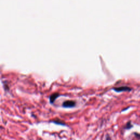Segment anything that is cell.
<instances>
[{
  "mask_svg": "<svg viewBox=\"0 0 140 140\" xmlns=\"http://www.w3.org/2000/svg\"><path fill=\"white\" fill-rule=\"evenodd\" d=\"M134 134L135 135V136L137 137L139 139H140V133H134Z\"/></svg>",
  "mask_w": 140,
  "mask_h": 140,
  "instance_id": "cell-6",
  "label": "cell"
},
{
  "mask_svg": "<svg viewBox=\"0 0 140 140\" xmlns=\"http://www.w3.org/2000/svg\"><path fill=\"white\" fill-rule=\"evenodd\" d=\"M106 140H112V139H111V138L110 136L107 135L106 136Z\"/></svg>",
  "mask_w": 140,
  "mask_h": 140,
  "instance_id": "cell-7",
  "label": "cell"
},
{
  "mask_svg": "<svg viewBox=\"0 0 140 140\" xmlns=\"http://www.w3.org/2000/svg\"><path fill=\"white\" fill-rule=\"evenodd\" d=\"M60 96V95L59 93H57V92H55V93L51 94V95L49 96V102H50V103L51 104H54L55 100H56L57 98L59 97Z\"/></svg>",
  "mask_w": 140,
  "mask_h": 140,
  "instance_id": "cell-3",
  "label": "cell"
},
{
  "mask_svg": "<svg viewBox=\"0 0 140 140\" xmlns=\"http://www.w3.org/2000/svg\"><path fill=\"white\" fill-rule=\"evenodd\" d=\"M52 122L53 123H55V124H57V125H66L65 123L63 122V121H61V120H59V119H55V120H54L52 121Z\"/></svg>",
  "mask_w": 140,
  "mask_h": 140,
  "instance_id": "cell-4",
  "label": "cell"
},
{
  "mask_svg": "<svg viewBox=\"0 0 140 140\" xmlns=\"http://www.w3.org/2000/svg\"><path fill=\"white\" fill-rule=\"evenodd\" d=\"M76 105V102L73 100H66L63 103L62 106L63 108H73Z\"/></svg>",
  "mask_w": 140,
  "mask_h": 140,
  "instance_id": "cell-1",
  "label": "cell"
},
{
  "mask_svg": "<svg viewBox=\"0 0 140 140\" xmlns=\"http://www.w3.org/2000/svg\"><path fill=\"white\" fill-rule=\"evenodd\" d=\"M133 127V125L131 124L130 121H129L126 123V124L125 125V126L124 127V128L125 129H130L131 128H132Z\"/></svg>",
  "mask_w": 140,
  "mask_h": 140,
  "instance_id": "cell-5",
  "label": "cell"
},
{
  "mask_svg": "<svg viewBox=\"0 0 140 140\" xmlns=\"http://www.w3.org/2000/svg\"><path fill=\"white\" fill-rule=\"evenodd\" d=\"M116 92H122V91H130L131 90V89L130 88L128 87V86H120V87H117L114 88L113 89Z\"/></svg>",
  "mask_w": 140,
  "mask_h": 140,
  "instance_id": "cell-2",
  "label": "cell"
}]
</instances>
